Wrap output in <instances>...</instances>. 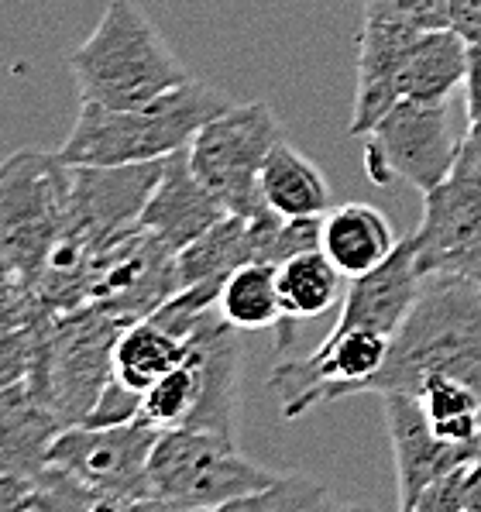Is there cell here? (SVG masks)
Returning <instances> with one entry per match:
<instances>
[{
	"instance_id": "30bf717a",
	"label": "cell",
	"mask_w": 481,
	"mask_h": 512,
	"mask_svg": "<svg viewBox=\"0 0 481 512\" xmlns=\"http://www.w3.org/2000/svg\"><path fill=\"white\" fill-rule=\"evenodd\" d=\"M420 31L423 28L409 25V21L365 11L358 35V90H354V110L348 124L354 138H365L375 128L378 117L402 100V66H406Z\"/></svg>"
},
{
	"instance_id": "603a6c76",
	"label": "cell",
	"mask_w": 481,
	"mask_h": 512,
	"mask_svg": "<svg viewBox=\"0 0 481 512\" xmlns=\"http://www.w3.org/2000/svg\"><path fill=\"white\" fill-rule=\"evenodd\" d=\"M141 396H145V392L131 389L128 382H121L117 375H110L107 385L100 389L97 403H93V409H90V416H86L83 423H90V427H114V423L138 420Z\"/></svg>"
},
{
	"instance_id": "4316f807",
	"label": "cell",
	"mask_w": 481,
	"mask_h": 512,
	"mask_svg": "<svg viewBox=\"0 0 481 512\" xmlns=\"http://www.w3.org/2000/svg\"><path fill=\"white\" fill-rule=\"evenodd\" d=\"M457 512H481V458L468 461L457 478Z\"/></svg>"
},
{
	"instance_id": "44dd1931",
	"label": "cell",
	"mask_w": 481,
	"mask_h": 512,
	"mask_svg": "<svg viewBox=\"0 0 481 512\" xmlns=\"http://www.w3.org/2000/svg\"><path fill=\"white\" fill-rule=\"evenodd\" d=\"M196 399H200V351L189 341L186 358L145 389L138 420L152 423L155 430L186 427L196 409Z\"/></svg>"
},
{
	"instance_id": "cb8c5ba5",
	"label": "cell",
	"mask_w": 481,
	"mask_h": 512,
	"mask_svg": "<svg viewBox=\"0 0 481 512\" xmlns=\"http://www.w3.org/2000/svg\"><path fill=\"white\" fill-rule=\"evenodd\" d=\"M361 11H378L416 28H447V0H361Z\"/></svg>"
},
{
	"instance_id": "6da1fadb",
	"label": "cell",
	"mask_w": 481,
	"mask_h": 512,
	"mask_svg": "<svg viewBox=\"0 0 481 512\" xmlns=\"http://www.w3.org/2000/svg\"><path fill=\"white\" fill-rule=\"evenodd\" d=\"M231 107L234 100L224 90L203 80H186L141 107H104L83 100L80 117L59 148V162L73 169L162 162L189 148L203 124Z\"/></svg>"
},
{
	"instance_id": "52a82bcc",
	"label": "cell",
	"mask_w": 481,
	"mask_h": 512,
	"mask_svg": "<svg viewBox=\"0 0 481 512\" xmlns=\"http://www.w3.org/2000/svg\"><path fill=\"white\" fill-rule=\"evenodd\" d=\"M457 141L447 121V104L399 100L365 135V172L375 186L402 179L416 193H430L454 169Z\"/></svg>"
},
{
	"instance_id": "7c38bea8",
	"label": "cell",
	"mask_w": 481,
	"mask_h": 512,
	"mask_svg": "<svg viewBox=\"0 0 481 512\" xmlns=\"http://www.w3.org/2000/svg\"><path fill=\"white\" fill-rule=\"evenodd\" d=\"M200 351V399L186 427L214 430L238 440L241 430V341L217 306L189 334Z\"/></svg>"
},
{
	"instance_id": "d6986e66",
	"label": "cell",
	"mask_w": 481,
	"mask_h": 512,
	"mask_svg": "<svg viewBox=\"0 0 481 512\" xmlns=\"http://www.w3.org/2000/svg\"><path fill=\"white\" fill-rule=\"evenodd\" d=\"M189 354V341L169 334L152 317H141L121 330L114 344V375L128 382L131 389L145 392L155 378L176 368Z\"/></svg>"
},
{
	"instance_id": "8fae6325",
	"label": "cell",
	"mask_w": 481,
	"mask_h": 512,
	"mask_svg": "<svg viewBox=\"0 0 481 512\" xmlns=\"http://www.w3.org/2000/svg\"><path fill=\"white\" fill-rule=\"evenodd\" d=\"M224 214L227 210L217 203V196L196 179L183 148V152H172L162 162L159 183L152 186L138 214V227L159 238L172 255H179L200 234H207Z\"/></svg>"
},
{
	"instance_id": "f1b7e54d",
	"label": "cell",
	"mask_w": 481,
	"mask_h": 512,
	"mask_svg": "<svg viewBox=\"0 0 481 512\" xmlns=\"http://www.w3.org/2000/svg\"><path fill=\"white\" fill-rule=\"evenodd\" d=\"M478 454H481V413H478Z\"/></svg>"
},
{
	"instance_id": "3957f363",
	"label": "cell",
	"mask_w": 481,
	"mask_h": 512,
	"mask_svg": "<svg viewBox=\"0 0 481 512\" xmlns=\"http://www.w3.org/2000/svg\"><path fill=\"white\" fill-rule=\"evenodd\" d=\"M66 62L80 97L104 107H141L193 80L134 0H110L93 35Z\"/></svg>"
},
{
	"instance_id": "7402d4cb",
	"label": "cell",
	"mask_w": 481,
	"mask_h": 512,
	"mask_svg": "<svg viewBox=\"0 0 481 512\" xmlns=\"http://www.w3.org/2000/svg\"><path fill=\"white\" fill-rule=\"evenodd\" d=\"M327 506H330V495H327V488L317 482V478L296 475V471H286V475L275 478V482L268 485L265 492L241 499L231 512H258V509H265V512H275V509H327Z\"/></svg>"
},
{
	"instance_id": "5b68a950",
	"label": "cell",
	"mask_w": 481,
	"mask_h": 512,
	"mask_svg": "<svg viewBox=\"0 0 481 512\" xmlns=\"http://www.w3.org/2000/svg\"><path fill=\"white\" fill-rule=\"evenodd\" d=\"M159 433L145 420L114 427L69 423L55 433L45 464L83 485L100 509H152L148 461Z\"/></svg>"
},
{
	"instance_id": "9a60e30c",
	"label": "cell",
	"mask_w": 481,
	"mask_h": 512,
	"mask_svg": "<svg viewBox=\"0 0 481 512\" xmlns=\"http://www.w3.org/2000/svg\"><path fill=\"white\" fill-rule=\"evenodd\" d=\"M258 189H262L265 207L286 220H320L334 207V193L320 165L306 159L286 138L265 155Z\"/></svg>"
},
{
	"instance_id": "5bb4252c",
	"label": "cell",
	"mask_w": 481,
	"mask_h": 512,
	"mask_svg": "<svg viewBox=\"0 0 481 512\" xmlns=\"http://www.w3.org/2000/svg\"><path fill=\"white\" fill-rule=\"evenodd\" d=\"M396 227L372 203H341L320 220V248L344 279L378 269L396 251Z\"/></svg>"
},
{
	"instance_id": "484cf974",
	"label": "cell",
	"mask_w": 481,
	"mask_h": 512,
	"mask_svg": "<svg viewBox=\"0 0 481 512\" xmlns=\"http://www.w3.org/2000/svg\"><path fill=\"white\" fill-rule=\"evenodd\" d=\"M457 176H471V179H481V117H475L468 128V135L457 141V159H454V169Z\"/></svg>"
},
{
	"instance_id": "ba28073f",
	"label": "cell",
	"mask_w": 481,
	"mask_h": 512,
	"mask_svg": "<svg viewBox=\"0 0 481 512\" xmlns=\"http://www.w3.org/2000/svg\"><path fill=\"white\" fill-rule=\"evenodd\" d=\"M416 269L481 282V179L451 176L423 193V220L413 234Z\"/></svg>"
},
{
	"instance_id": "277c9868",
	"label": "cell",
	"mask_w": 481,
	"mask_h": 512,
	"mask_svg": "<svg viewBox=\"0 0 481 512\" xmlns=\"http://www.w3.org/2000/svg\"><path fill=\"white\" fill-rule=\"evenodd\" d=\"M279 471L265 468L234 437L200 427L162 430L148 461L152 509H234L248 495L265 492Z\"/></svg>"
},
{
	"instance_id": "9c48e42d",
	"label": "cell",
	"mask_w": 481,
	"mask_h": 512,
	"mask_svg": "<svg viewBox=\"0 0 481 512\" xmlns=\"http://www.w3.org/2000/svg\"><path fill=\"white\" fill-rule=\"evenodd\" d=\"M382 413L392 444V461H396L399 509L413 512L423 488L447 471L481 458L475 444H451V440L437 437L427 409L409 392H382Z\"/></svg>"
},
{
	"instance_id": "83f0119b",
	"label": "cell",
	"mask_w": 481,
	"mask_h": 512,
	"mask_svg": "<svg viewBox=\"0 0 481 512\" xmlns=\"http://www.w3.org/2000/svg\"><path fill=\"white\" fill-rule=\"evenodd\" d=\"M464 93H468V121H475V117H481V45H468Z\"/></svg>"
},
{
	"instance_id": "8992f818",
	"label": "cell",
	"mask_w": 481,
	"mask_h": 512,
	"mask_svg": "<svg viewBox=\"0 0 481 512\" xmlns=\"http://www.w3.org/2000/svg\"><path fill=\"white\" fill-rule=\"evenodd\" d=\"M282 141V121L265 100L234 104L196 131L186 155L196 179L217 196L227 214L258 217L265 214L258 172L265 155Z\"/></svg>"
},
{
	"instance_id": "e0dca14e",
	"label": "cell",
	"mask_w": 481,
	"mask_h": 512,
	"mask_svg": "<svg viewBox=\"0 0 481 512\" xmlns=\"http://www.w3.org/2000/svg\"><path fill=\"white\" fill-rule=\"evenodd\" d=\"M468 73V42L454 28L420 31L406 66H402L399 97L420 104H447Z\"/></svg>"
},
{
	"instance_id": "2e32d148",
	"label": "cell",
	"mask_w": 481,
	"mask_h": 512,
	"mask_svg": "<svg viewBox=\"0 0 481 512\" xmlns=\"http://www.w3.org/2000/svg\"><path fill=\"white\" fill-rule=\"evenodd\" d=\"M344 275L327 258L323 248H306L299 255L279 262V303H282V327L279 348L293 344V327L303 320H317L330 313L344 299Z\"/></svg>"
},
{
	"instance_id": "ac0fdd59",
	"label": "cell",
	"mask_w": 481,
	"mask_h": 512,
	"mask_svg": "<svg viewBox=\"0 0 481 512\" xmlns=\"http://www.w3.org/2000/svg\"><path fill=\"white\" fill-rule=\"evenodd\" d=\"M217 313L234 330L282 327L279 265H272V262L238 265V269L224 279V286H220Z\"/></svg>"
},
{
	"instance_id": "7a4b0ae2",
	"label": "cell",
	"mask_w": 481,
	"mask_h": 512,
	"mask_svg": "<svg viewBox=\"0 0 481 512\" xmlns=\"http://www.w3.org/2000/svg\"><path fill=\"white\" fill-rule=\"evenodd\" d=\"M451 375L481 392V282L427 275L409 317L392 334L389 358L365 392H409Z\"/></svg>"
},
{
	"instance_id": "d4e9b609",
	"label": "cell",
	"mask_w": 481,
	"mask_h": 512,
	"mask_svg": "<svg viewBox=\"0 0 481 512\" xmlns=\"http://www.w3.org/2000/svg\"><path fill=\"white\" fill-rule=\"evenodd\" d=\"M447 28L468 45H481V0H447Z\"/></svg>"
},
{
	"instance_id": "4fadbf2b",
	"label": "cell",
	"mask_w": 481,
	"mask_h": 512,
	"mask_svg": "<svg viewBox=\"0 0 481 512\" xmlns=\"http://www.w3.org/2000/svg\"><path fill=\"white\" fill-rule=\"evenodd\" d=\"M423 289V275L416 269L413 238H402L378 269L351 279L341 299L337 327H368L378 334H396L409 317L416 296Z\"/></svg>"
},
{
	"instance_id": "ffe728a7",
	"label": "cell",
	"mask_w": 481,
	"mask_h": 512,
	"mask_svg": "<svg viewBox=\"0 0 481 512\" xmlns=\"http://www.w3.org/2000/svg\"><path fill=\"white\" fill-rule=\"evenodd\" d=\"M416 399L427 409L437 437L451 444H475L478 447V413H481V392L468 382L451 375H433L420 385Z\"/></svg>"
}]
</instances>
